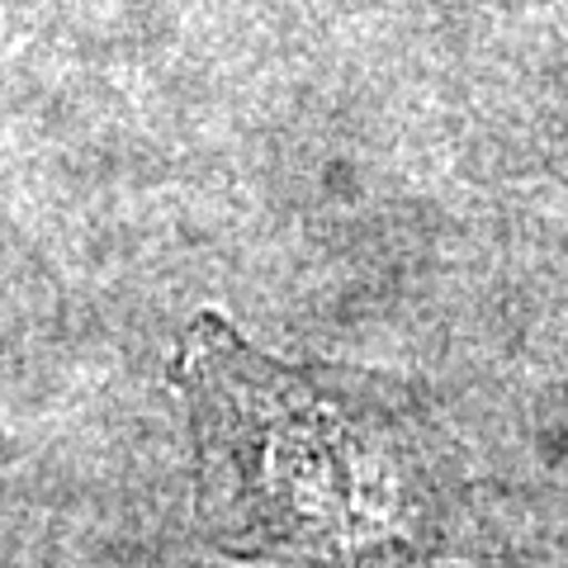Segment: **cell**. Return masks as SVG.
<instances>
[{
  "label": "cell",
  "instance_id": "cell-1",
  "mask_svg": "<svg viewBox=\"0 0 568 568\" xmlns=\"http://www.w3.org/2000/svg\"><path fill=\"white\" fill-rule=\"evenodd\" d=\"M171 375L194 436V511L223 555L398 568L455 549L459 465L407 388L280 361L219 313L190 323Z\"/></svg>",
  "mask_w": 568,
  "mask_h": 568
}]
</instances>
